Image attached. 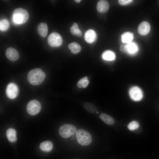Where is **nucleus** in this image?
Returning <instances> with one entry per match:
<instances>
[{
	"label": "nucleus",
	"instance_id": "5",
	"mask_svg": "<svg viewBox=\"0 0 159 159\" xmlns=\"http://www.w3.org/2000/svg\"><path fill=\"white\" fill-rule=\"evenodd\" d=\"M41 109V104L38 101L35 100L29 101L26 106L27 112L31 115L38 114L40 112Z\"/></svg>",
	"mask_w": 159,
	"mask_h": 159
},
{
	"label": "nucleus",
	"instance_id": "11",
	"mask_svg": "<svg viewBox=\"0 0 159 159\" xmlns=\"http://www.w3.org/2000/svg\"><path fill=\"white\" fill-rule=\"evenodd\" d=\"M150 29V26L149 23L146 21H143L138 26V31L140 34L145 35L149 33Z\"/></svg>",
	"mask_w": 159,
	"mask_h": 159
},
{
	"label": "nucleus",
	"instance_id": "1",
	"mask_svg": "<svg viewBox=\"0 0 159 159\" xmlns=\"http://www.w3.org/2000/svg\"><path fill=\"white\" fill-rule=\"evenodd\" d=\"M46 77L45 73L39 68H35L31 70L28 73L27 79L29 82L34 85L41 84Z\"/></svg>",
	"mask_w": 159,
	"mask_h": 159
},
{
	"label": "nucleus",
	"instance_id": "14",
	"mask_svg": "<svg viewBox=\"0 0 159 159\" xmlns=\"http://www.w3.org/2000/svg\"><path fill=\"white\" fill-rule=\"evenodd\" d=\"M37 30L39 34L42 37H46L48 33V26L45 23H40L37 27Z\"/></svg>",
	"mask_w": 159,
	"mask_h": 159
},
{
	"label": "nucleus",
	"instance_id": "16",
	"mask_svg": "<svg viewBox=\"0 0 159 159\" xmlns=\"http://www.w3.org/2000/svg\"><path fill=\"white\" fill-rule=\"evenodd\" d=\"M123 43L129 44L132 42L134 38L133 34L131 32H127L123 33L121 36Z\"/></svg>",
	"mask_w": 159,
	"mask_h": 159
},
{
	"label": "nucleus",
	"instance_id": "28",
	"mask_svg": "<svg viewBox=\"0 0 159 159\" xmlns=\"http://www.w3.org/2000/svg\"><path fill=\"white\" fill-rule=\"evenodd\" d=\"M89 83V81L88 80H87L85 81L82 84V87L85 88L88 85Z\"/></svg>",
	"mask_w": 159,
	"mask_h": 159
},
{
	"label": "nucleus",
	"instance_id": "15",
	"mask_svg": "<svg viewBox=\"0 0 159 159\" xmlns=\"http://www.w3.org/2000/svg\"><path fill=\"white\" fill-rule=\"evenodd\" d=\"M40 149L45 152L51 151L53 148L52 143L49 140L46 141L41 143L39 146Z\"/></svg>",
	"mask_w": 159,
	"mask_h": 159
},
{
	"label": "nucleus",
	"instance_id": "13",
	"mask_svg": "<svg viewBox=\"0 0 159 159\" xmlns=\"http://www.w3.org/2000/svg\"><path fill=\"white\" fill-rule=\"evenodd\" d=\"M6 135L9 142L14 143L17 140L16 132L14 129L11 128L8 129L6 131Z\"/></svg>",
	"mask_w": 159,
	"mask_h": 159
},
{
	"label": "nucleus",
	"instance_id": "24",
	"mask_svg": "<svg viewBox=\"0 0 159 159\" xmlns=\"http://www.w3.org/2000/svg\"><path fill=\"white\" fill-rule=\"evenodd\" d=\"M139 126V124L138 122L134 121L129 123L127 125V127L129 130H132L137 128Z\"/></svg>",
	"mask_w": 159,
	"mask_h": 159
},
{
	"label": "nucleus",
	"instance_id": "7",
	"mask_svg": "<svg viewBox=\"0 0 159 159\" xmlns=\"http://www.w3.org/2000/svg\"><path fill=\"white\" fill-rule=\"evenodd\" d=\"M6 92L7 97L10 99H14L17 96L19 92L18 86L15 83L11 82L7 85Z\"/></svg>",
	"mask_w": 159,
	"mask_h": 159
},
{
	"label": "nucleus",
	"instance_id": "29",
	"mask_svg": "<svg viewBox=\"0 0 159 159\" xmlns=\"http://www.w3.org/2000/svg\"><path fill=\"white\" fill-rule=\"evenodd\" d=\"M81 0H75L74 1L77 3H79L81 1Z\"/></svg>",
	"mask_w": 159,
	"mask_h": 159
},
{
	"label": "nucleus",
	"instance_id": "20",
	"mask_svg": "<svg viewBox=\"0 0 159 159\" xmlns=\"http://www.w3.org/2000/svg\"><path fill=\"white\" fill-rule=\"evenodd\" d=\"M70 31L73 35L78 37H80L82 35V32L78 28V25L76 23L73 24L72 26L70 28Z\"/></svg>",
	"mask_w": 159,
	"mask_h": 159
},
{
	"label": "nucleus",
	"instance_id": "17",
	"mask_svg": "<svg viewBox=\"0 0 159 159\" xmlns=\"http://www.w3.org/2000/svg\"><path fill=\"white\" fill-rule=\"evenodd\" d=\"M100 119L105 123L108 125H112L115 122L113 118L110 115L104 113H102L100 115Z\"/></svg>",
	"mask_w": 159,
	"mask_h": 159
},
{
	"label": "nucleus",
	"instance_id": "30",
	"mask_svg": "<svg viewBox=\"0 0 159 159\" xmlns=\"http://www.w3.org/2000/svg\"><path fill=\"white\" fill-rule=\"evenodd\" d=\"M96 113H98V112H97H97H96Z\"/></svg>",
	"mask_w": 159,
	"mask_h": 159
},
{
	"label": "nucleus",
	"instance_id": "19",
	"mask_svg": "<svg viewBox=\"0 0 159 159\" xmlns=\"http://www.w3.org/2000/svg\"><path fill=\"white\" fill-rule=\"evenodd\" d=\"M83 106L85 110L91 113H95L97 110V107L94 105L90 102H85Z\"/></svg>",
	"mask_w": 159,
	"mask_h": 159
},
{
	"label": "nucleus",
	"instance_id": "18",
	"mask_svg": "<svg viewBox=\"0 0 159 159\" xmlns=\"http://www.w3.org/2000/svg\"><path fill=\"white\" fill-rule=\"evenodd\" d=\"M69 49L71 50V52L76 54L79 53L81 50V48L80 44L76 42H73L70 43L68 46Z\"/></svg>",
	"mask_w": 159,
	"mask_h": 159
},
{
	"label": "nucleus",
	"instance_id": "4",
	"mask_svg": "<svg viewBox=\"0 0 159 159\" xmlns=\"http://www.w3.org/2000/svg\"><path fill=\"white\" fill-rule=\"evenodd\" d=\"M76 127L71 124H66L61 126L59 130L60 135L64 138H67L76 133Z\"/></svg>",
	"mask_w": 159,
	"mask_h": 159
},
{
	"label": "nucleus",
	"instance_id": "8",
	"mask_svg": "<svg viewBox=\"0 0 159 159\" xmlns=\"http://www.w3.org/2000/svg\"><path fill=\"white\" fill-rule=\"evenodd\" d=\"M129 95L131 98L135 101L141 100L143 96L142 90L137 86L133 87L130 89Z\"/></svg>",
	"mask_w": 159,
	"mask_h": 159
},
{
	"label": "nucleus",
	"instance_id": "6",
	"mask_svg": "<svg viewBox=\"0 0 159 159\" xmlns=\"http://www.w3.org/2000/svg\"><path fill=\"white\" fill-rule=\"evenodd\" d=\"M49 45L52 47H59L62 43V39L61 36L58 33L54 32L50 34L48 38Z\"/></svg>",
	"mask_w": 159,
	"mask_h": 159
},
{
	"label": "nucleus",
	"instance_id": "9",
	"mask_svg": "<svg viewBox=\"0 0 159 159\" xmlns=\"http://www.w3.org/2000/svg\"><path fill=\"white\" fill-rule=\"evenodd\" d=\"M6 55L7 58L13 62L17 60L19 57V54L17 51L12 47L8 48L6 51Z\"/></svg>",
	"mask_w": 159,
	"mask_h": 159
},
{
	"label": "nucleus",
	"instance_id": "25",
	"mask_svg": "<svg viewBox=\"0 0 159 159\" xmlns=\"http://www.w3.org/2000/svg\"><path fill=\"white\" fill-rule=\"evenodd\" d=\"M88 80V78L87 77L85 76L81 78L77 82V87L79 88L82 87V83L85 81Z\"/></svg>",
	"mask_w": 159,
	"mask_h": 159
},
{
	"label": "nucleus",
	"instance_id": "3",
	"mask_svg": "<svg viewBox=\"0 0 159 159\" xmlns=\"http://www.w3.org/2000/svg\"><path fill=\"white\" fill-rule=\"evenodd\" d=\"M76 135L78 143L82 145H87L92 142L90 134L84 129H80L77 130Z\"/></svg>",
	"mask_w": 159,
	"mask_h": 159
},
{
	"label": "nucleus",
	"instance_id": "22",
	"mask_svg": "<svg viewBox=\"0 0 159 159\" xmlns=\"http://www.w3.org/2000/svg\"><path fill=\"white\" fill-rule=\"evenodd\" d=\"M9 26V22L7 19H3L0 20V29L1 31H6L8 29Z\"/></svg>",
	"mask_w": 159,
	"mask_h": 159
},
{
	"label": "nucleus",
	"instance_id": "26",
	"mask_svg": "<svg viewBox=\"0 0 159 159\" xmlns=\"http://www.w3.org/2000/svg\"><path fill=\"white\" fill-rule=\"evenodd\" d=\"M119 4L122 5L127 4L133 1L132 0H119L118 1Z\"/></svg>",
	"mask_w": 159,
	"mask_h": 159
},
{
	"label": "nucleus",
	"instance_id": "12",
	"mask_svg": "<svg viewBox=\"0 0 159 159\" xmlns=\"http://www.w3.org/2000/svg\"><path fill=\"white\" fill-rule=\"evenodd\" d=\"M84 38L87 42L89 43H92L96 40V33L93 30H88L85 32Z\"/></svg>",
	"mask_w": 159,
	"mask_h": 159
},
{
	"label": "nucleus",
	"instance_id": "2",
	"mask_svg": "<svg viewBox=\"0 0 159 159\" xmlns=\"http://www.w3.org/2000/svg\"><path fill=\"white\" fill-rule=\"evenodd\" d=\"M29 14L25 9L18 8L15 9L12 13V22L15 24H22L28 20Z\"/></svg>",
	"mask_w": 159,
	"mask_h": 159
},
{
	"label": "nucleus",
	"instance_id": "27",
	"mask_svg": "<svg viewBox=\"0 0 159 159\" xmlns=\"http://www.w3.org/2000/svg\"><path fill=\"white\" fill-rule=\"evenodd\" d=\"M120 50L123 52H126L127 51V45L125 44H122L120 46Z\"/></svg>",
	"mask_w": 159,
	"mask_h": 159
},
{
	"label": "nucleus",
	"instance_id": "10",
	"mask_svg": "<svg viewBox=\"0 0 159 159\" xmlns=\"http://www.w3.org/2000/svg\"><path fill=\"white\" fill-rule=\"evenodd\" d=\"M109 7V4L107 1L100 0L97 3V10L100 13L106 12L108 10Z\"/></svg>",
	"mask_w": 159,
	"mask_h": 159
},
{
	"label": "nucleus",
	"instance_id": "23",
	"mask_svg": "<svg viewBox=\"0 0 159 159\" xmlns=\"http://www.w3.org/2000/svg\"><path fill=\"white\" fill-rule=\"evenodd\" d=\"M127 51L131 54L136 52L138 50V47L136 44L134 43L131 42L127 45Z\"/></svg>",
	"mask_w": 159,
	"mask_h": 159
},
{
	"label": "nucleus",
	"instance_id": "21",
	"mask_svg": "<svg viewBox=\"0 0 159 159\" xmlns=\"http://www.w3.org/2000/svg\"><path fill=\"white\" fill-rule=\"evenodd\" d=\"M102 58L105 60L111 61L115 59V56L114 53L110 51L105 52L102 54Z\"/></svg>",
	"mask_w": 159,
	"mask_h": 159
}]
</instances>
